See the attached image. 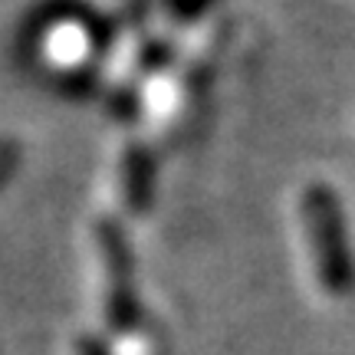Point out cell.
Wrapping results in <instances>:
<instances>
[{"label": "cell", "mask_w": 355, "mask_h": 355, "mask_svg": "<svg viewBox=\"0 0 355 355\" xmlns=\"http://www.w3.org/2000/svg\"><path fill=\"white\" fill-rule=\"evenodd\" d=\"M303 220L309 230V247L316 257V273L322 290L332 296H345L355 286V257L349 247L343 204L329 184H309L303 191Z\"/></svg>", "instance_id": "obj_1"}, {"label": "cell", "mask_w": 355, "mask_h": 355, "mask_svg": "<svg viewBox=\"0 0 355 355\" xmlns=\"http://www.w3.org/2000/svg\"><path fill=\"white\" fill-rule=\"evenodd\" d=\"M99 250L105 260V319L115 332H132L139 322V296H135V263H132V247L125 241V230L102 220L99 224Z\"/></svg>", "instance_id": "obj_2"}, {"label": "cell", "mask_w": 355, "mask_h": 355, "mask_svg": "<svg viewBox=\"0 0 355 355\" xmlns=\"http://www.w3.org/2000/svg\"><path fill=\"white\" fill-rule=\"evenodd\" d=\"M152 191H155V162L148 148L135 145L125 155V201L132 207V214H145L148 211Z\"/></svg>", "instance_id": "obj_3"}, {"label": "cell", "mask_w": 355, "mask_h": 355, "mask_svg": "<svg viewBox=\"0 0 355 355\" xmlns=\"http://www.w3.org/2000/svg\"><path fill=\"white\" fill-rule=\"evenodd\" d=\"M20 165V145L17 141H0V184L17 171Z\"/></svg>", "instance_id": "obj_4"}, {"label": "cell", "mask_w": 355, "mask_h": 355, "mask_svg": "<svg viewBox=\"0 0 355 355\" xmlns=\"http://www.w3.org/2000/svg\"><path fill=\"white\" fill-rule=\"evenodd\" d=\"M76 355H112V352H109V349H105V343H102V339H96V336H79Z\"/></svg>", "instance_id": "obj_5"}]
</instances>
